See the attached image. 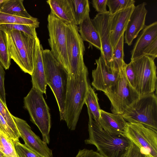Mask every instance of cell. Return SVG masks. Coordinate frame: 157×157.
Returning <instances> with one entry per match:
<instances>
[{
	"mask_svg": "<svg viewBox=\"0 0 157 157\" xmlns=\"http://www.w3.org/2000/svg\"><path fill=\"white\" fill-rule=\"evenodd\" d=\"M6 33L8 52L11 59L23 71L31 75L40 43L38 38H34L17 30H11Z\"/></svg>",
	"mask_w": 157,
	"mask_h": 157,
	"instance_id": "1",
	"label": "cell"
},
{
	"mask_svg": "<svg viewBox=\"0 0 157 157\" xmlns=\"http://www.w3.org/2000/svg\"><path fill=\"white\" fill-rule=\"evenodd\" d=\"M88 114L89 136L85 140V144L94 145L97 151L104 157H124L132 144L131 141L124 134L106 132Z\"/></svg>",
	"mask_w": 157,
	"mask_h": 157,
	"instance_id": "2",
	"label": "cell"
},
{
	"mask_svg": "<svg viewBox=\"0 0 157 157\" xmlns=\"http://www.w3.org/2000/svg\"><path fill=\"white\" fill-rule=\"evenodd\" d=\"M89 84L88 69L75 77L69 75L64 105V121L71 130L75 129L85 103Z\"/></svg>",
	"mask_w": 157,
	"mask_h": 157,
	"instance_id": "3",
	"label": "cell"
},
{
	"mask_svg": "<svg viewBox=\"0 0 157 157\" xmlns=\"http://www.w3.org/2000/svg\"><path fill=\"white\" fill-rule=\"evenodd\" d=\"M42 55L47 84L56 100L61 121H64V105L69 74L54 57L48 49L42 50Z\"/></svg>",
	"mask_w": 157,
	"mask_h": 157,
	"instance_id": "4",
	"label": "cell"
},
{
	"mask_svg": "<svg viewBox=\"0 0 157 157\" xmlns=\"http://www.w3.org/2000/svg\"><path fill=\"white\" fill-rule=\"evenodd\" d=\"M128 122L140 123L157 133V97L154 93L140 96L122 114Z\"/></svg>",
	"mask_w": 157,
	"mask_h": 157,
	"instance_id": "5",
	"label": "cell"
},
{
	"mask_svg": "<svg viewBox=\"0 0 157 157\" xmlns=\"http://www.w3.org/2000/svg\"><path fill=\"white\" fill-rule=\"evenodd\" d=\"M43 94L32 87L24 98V106L29 114L32 122L37 127L41 132L42 140L49 144L51 118L49 109Z\"/></svg>",
	"mask_w": 157,
	"mask_h": 157,
	"instance_id": "6",
	"label": "cell"
},
{
	"mask_svg": "<svg viewBox=\"0 0 157 157\" xmlns=\"http://www.w3.org/2000/svg\"><path fill=\"white\" fill-rule=\"evenodd\" d=\"M126 64L119 70L114 85L104 93L110 101L113 113L122 114L125 109L140 97L127 79L125 72Z\"/></svg>",
	"mask_w": 157,
	"mask_h": 157,
	"instance_id": "7",
	"label": "cell"
},
{
	"mask_svg": "<svg viewBox=\"0 0 157 157\" xmlns=\"http://www.w3.org/2000/svg\"><path fill=\"white\" fill-rule=\"evenodd\" d=\"M49 45L52 53L69 73L70 66L67 48L66 23L51 12L48 17Z\"/></svg>",
	"mask_w": 157,
	"mask_h": 157,
	"instance_id": "8",
	"label": "cell"
},
{
	"mask_svg": "<svg viewBox=\"0 0 157 157\" xmlns=\"http://www.w3.org/2000/svg\"><path fill=\"white\" fill-rule=\"evenodd\" d=\"M154 60L144 56L130 62L136 76V91L140 96L153 93L156 89L157 68Z\"/></svg>",
	"mask_w": 157,
	"mask_h": 157,
	"instance_id": "9",
	"label": "cell"
},
{
	"mask_svg": "<svg viewBox=\"0 0 157 157\" xmlns=\"http://www.w3.org/2000/svg\"><path fill=\"white\" fill-rule=\"evenodd\" d=\"M78 27L66 23V36L68 56L70 66L69 75L75 77L87 69L83 55L85 47L78 31Z\"/></svg>",
	"mask_w": 157,
	"mask_h": 157,
	"instance_id": "10",
	"label": "cell"
},
{
	"mask_svg": "<svg viewBox=\"0 0 157 157\" xmlns=\"http://www.w3.org/2000/svg\"><path fill=\"white\" fill-rule=\"evenodd\" d=\"M123 134L149 157H157V133L137 122H127Z\"/></svg>",
	"mask_w": 157,
	"mask_h": 157,
	"instance_id": "11",
	"label": "cell"
},
{
	"mask_svg": "<svg viewBox=\"0 0 157 157\" xmlns=\"http://www.w3.org/2000/svg\"><path fill=\"white\" fill-rule=\"evenodd\" d=\"M111 16L108 11L105 13H98L91 20L101 41L102 48L101 56L104 57L108 65L112 67L113 49L110 38Z\"/></svg>",
	"mask_w": 157,
	"mask_h": 157,
	"instance_id": "12",
	"label": "cell"
},
{
	"mask_svg": "<svg viewBox=\"0 0 157 157\" xmlns=\"http://www.w3.org/2000/svg\"><path fill=\"white\" fill-rule=\"evenodd\" d=\"M12 117L21 137L28 147L43 157H53L52 151L47 144L32 131L25 121L13 115Z\"/></svg>",
	"mask_w": 157,
	"mask_h": 157,
	"instance_id": "13",
	"label": "cell"
},
{
	"mask_svg": "<svg viewBox=\"0 0 157 157\" xmlns=\"http://www.w3.org/2000/svg\"><path fill=\"white\" fill-rule=\"evenodd\" d=\"M97 67L92 71V86L97 90L107 92L114 85L119 71L108 65L103 57L95 60Z\"/></svg>",
	"mask_w": 157,
	"mask_h": 157,
	"instance_id": "14",
	"label": "cell"
},
{
	"mask_svg": "<svg viewBox=\"0 0 157 157\" xmlns=\"http://www.w3.org/2000/svg\"><path fill=\"white\" fill-rule=\"evenodd\" d=\"M145 2L135 6L129 18L125 31L124 43L131 46L133 40L144 28L147 10Z\"/></svg>",
	"mask_w": 157,
	"mask_h": 157,
	"instance_id": "15",
	"label": "cell"
},
{
	"mask_svg": "<svg viewBox=\"0 0 157 157\" xmlns=\"http://www.w3.org/2000/svg\"><path fill=\"white\" fill-rule=\"evenodd\" d=\"M135 5L111 14L110 19V42L113 49H114L121 36L126 30Z\"/></svg>",
	"mask_w": 157,
	"mask_h": 157,
	"instance_id": "16",
	"label": "cell"
},
{
	"mask_svg": "<svg viewBox=\"0 0 157 157\" xmlns=\"http://www.w3.org/2000/svg\"><path fill=\"white\" fill-rule=\"evenodd\" d=\"M157 39V22L147 25L142 29L131 51V61L143 56L144 52L155 39Z\"/></svg>",
	"mask_w": 157,
	"mask_h": 157,
	"instance_id": "17",
	"label": "cell"
},
{
	"mask_svg": "<svg viewBox=\"0 0 157 157\" xmlns=\"http://www.w3.org/2000/svg\"><path fill=\"white\" fill-rule=\"evenodd\" d=\"M100 126L106 132L113 134H123L127 122L122 114L100 111Z\"/></svg>",
	"mask_w": 157,
	"mask_h": 157,
	"instance_id": "18",
	"label": "cell"
},
{
	"mask_svg": "<svg viewBox=\"0 0 157 157\" xmlns=\"http://www.w3.org/2000/svg\"><path fill=\"white\" fill-rule=\"evenodd\" d=\"M51 12L67 23L76 25L71 0H48L46 1Z\"/></svg>",
	"mask_w": 157,
	"mask_h": 157,
	"instance_id": "19",
	"label": "cell"
},
{
	"mask_svg": "<svg viewBox=\"0 0 157 157\" xmlns=\"http://www.w3.org/2000/svg\"><path fill=\"white\" fill-rule=\"evenodd\" d=\"M78 31L83 41L88 42L90 46H94L102 51L99 36L88 14L79 25Z\"/></svg>",
	"mask_w": 157,
	"mask_h": 157,
	"instance_id": "20",
	"label": "cell"
},
{
	"mask_svg": "<svg viewBox=\"0 0 157 157\" xmlns=\"http://www.w3.org/2000/svg\"><path fill=\"white\" fill-rule=\"evenodd\" d=\"M43 49L42 45L40 43L38 48L36 62L31 76L32 87L38 90L43 94H46L47 84L42 58Z\"/></svg>",
	"mask_w": 157,
	"mask_h": 157,
	"instance_id": "21",
	"label": "cell"
},
{
	"mask_svg": "<svg viewBox=\"0 0 157 157\" xmlns=\"http://www.w3.org/2000/svg\"><path fill=\"white\" fill-rule=\"evenodd\" d=\"M22 0H4L0 6V12L24 18L31 16L25 9Z\"/></svg>",
	"mask_w": 157,
	"mask_h": 157,
	"instance_id": "22",
	"label": "cell"
},
{
	"mask_svg": "<svg viewBox=\"0 0 157 157\" xmlns=\"http://www.w3.org/2000/svg\"><path fill=\"white\" fill-rule=\"evenodd\" d=\"M85 104L86 105L88 113L91 115L93 120L99 125L100 118V108L97 94L90 85H89L87 95Z\"/></svg>",
	"mask_w": 157,
	"mask_h": 157,
	"instance_id": "23",
	"label": "cell"
},
{
	"mask_svg": "<svg viewBox=\"0 0 157 157\" xmlns=\"http://www.w3.org/2000/svg\"><path fill=\"white\" fill-rule=\"evenodd\" d=\"M8 24L31 25L37 28L39 27V22L37 18L33 17L24 18L0 12V25Z\"/></svg>",
	"mask_w": 157,
	"mask_h": 157,
	"instance_id": "24",
	"label": "cell"
},
{
	"mask_svg": "<svg viewBox=\"0 0 157 157\" xmlns=\"http://www.w3.org/2000/svg\"><path fill=\"white\" fill-rule=\"evenodd\" d=\"M124 40L123 34L119 38L113 52L112 67L114 70L118 71L126 63L124 60Z\"/></svg>",
	"mask_w": 157,
	"mask_h": 157,
	"instance_id": "25",
	"label": "cell"
},
{
	"mask_svg": "<svg viewBox=\"0 0 157 157\" xmlns=\"http://www.w3.org/2000/svg\"><path fill=\"white\" fill-rule=\"evenodd\" d=\"M76 25L80 23L90 11L88 0H71Z\"/></svg>",
	"mask_w": 157,
	"mask_h": 157,
	"instance_id": "26",
	"label": "cell"
},
{
	"mask_svg": "<svg viewBox=\"0 0 157 157\" xmlns=\"http://www.w3.org/2000/svg\"><path fill=\"white\" fill-rule=\"evenodd\" d=\"M11 59L8 51L6 33L0 29V63L5 69L9 68Z\"/></svg>",
	"mask_w": 157,
	"mask_h": 157,
	"instance_id": "27",
	"label": "cell"
},
{
	"mask_svg": "<svg viewBox=\"0 0 157 157\" xmlns=\"http://www.w3.org/2000/svg\"><path fill=\"white\" fill-rule=\"evenodd\" d=\"M35 26L21 24H3L0 25V29L7 33L11 30L23 32L28 35L36 38L37 35Z\"/></svg>",
	"mask_w": 157,
	"mask_h": 157,
	"instance_id": "28",
	"label": "cell"
},
{
	"mask_svg": "<svg viewBox=\"0 0 157 157\" xmlns=\"http://www.w3.org/2000/svg\"><path fill=\"white\" fill-rule=\"evenodd\" d=\"M0 150L3 157H18L13 143L0 131Z\"/></svg>",
	"mask_w": 157,
	"mask_h": 157,
	"instance_id": "29",
	"label": "cell"
},
{
	"mask_svg": "<svg viewBox=\"0 0 157 157\" xmlns=\"http://www.w3.org/2000/svg\"><path fill=\"white\" fill-rule=\"evenodd\" d=\"M135 3L134 0H107V6L109 8V11L112 15L135 5Z\"/></svg>",
	"mask_w": 157,
	"mask_h": 157,
	"instance_id": "30",
	"label": "cell"
},
{
	"mask_svg": "<svg viewBox=\"0 0 157 157\" xmlns=\"http://www.w3.org/2000/svg\"><path fill=\"white\" fill-rule=\"evenodd\" d=\"M0 113L3 116L8 124L19 138L21 135L12 115L9 111L6 104L0 98Z\"/></svg>",
	"mask_w": 157,
	"mask_h": 157,
	"instance_id": "31",
	"label": "cell"
},
{
	"mask_svg": "<svg viewBox=\"0 0 157 157\" xmlns=\"http://www.w3.org/2000/svg\"><path fill=\"white\" fill-rule=\"evenodd\" d=\"M17 154L18 157H43L33 151L19 141L13 143Z\"/></svg>",
	"mask_w": 157,
	"mask_h": 157,
	"instance_id": "32",
	"label": "cell"
},
{
	"mask_svg": "<svg viewBox=\"0 0 157 157\" xmlns=\"http://www.w3.org/2000/svg\"><path fill=\"white\" fill-rule=\"evenodd\" d=\"M0 131L13 143L19 141V138L0 113Z\"/></svg>",
	"mask_w": 157,
	"mask_h": 157,
	"instance_id": "33",
	"label": "cell"
},
{
	"mask_svg": "<svg viewBox=\"0 0 157 157\" xmlns=\"http://www.w3.org/2000/svg\"><path fill=\"white\" fill-rule=\"evenodd\" d=\"M125 72L127 79L131 86L136 91L137 83L136 78L133 68L131 62L127 64Z\"/></svg>",
	"mask_w": 157,
	"mask_h": 157,
	"instance_id": "34",
	"label": "cell"
},
{
	"mask_svg": "<svg viewBox=\"0 0 157 157\" xmlns=\"http://www.w3.org/2000/svg\"><path fill=\"white\" fill-rule=\"evenodd\" d=\"M107 0H93L92 4L98 13H104L108 11L106 10Z\"/></svg>",
	"mask_w": 157,
	"mask_h": 157,
	"instance_id": "35",
	"label": "cell"
},
{
	"mask_svg": "<svg viewBox=\"0 0 157 157\" xmlns=\"http://www.w3.org/2000/svg\"><path fill=\"white\" fill-rule=\"evenodd\" d=\"M5 72L4 67L0 63V98L6 104V94L4 86Z\"/></svg>",
	"mask_w": 157,
	"mask_h": 157,
	"instance_id": "36",
	"label": "cell"
},
{
	"mask_svg": "<svg viewBox=\"0 0 157 157\" xmlns=\"http://www.w3.org/2000/svg\"><path fill=\"white\" fill-rule=\"evenodd\" d=\"M147 56L155 59L157 57V39L155 40L144 52L143 56Z\"/></svg>",
	"mask_w": 157,
	"mask_h": 157,
	"instance_id": "37",
	"label": "cell"
},
{
	"mask_svg": "<svg viewBox=\"0 0 157 157\" xmlns=\"http://www.w3.org/2000/svg\"><path fill=\"white\" fill-rule=\"evenodd\" d=\"M75 157H104L98 151L84 149L79 150Z\"/></svg>",
	"mask_w": 157,
	"mask_h": 157,
	"instance_id": "38",
	"label": "cell"
},
{
	"mask_svg": "<svg viewBox=\"0 0 157 157\" xmlns=\"http://www.w3.org/2000/svg\"><path fill=\"white\" fill-rule=\"evenodd\" d=\"M124 157H143V156L140 148L132 143Z\"/></svg>",
	"mask_w": 157,
	"mask_h": 157,
	"instance_id": "39",
	"label": "cell"
},
{
	"mask_svg": "<svg viewBox=\"0 0 157 157\" xmlns=\"http://www.w3.org/2000/svg\"><path fill=\"white\" fill-rule=\"evenodd\" d=\"M4 156L2 152L0 150V157H3Z\"/></svg>",
	"mask_w": 157,
	"mask_h": 157,
	"instance_id": "40",
	"label": "cell"
},
{
	"mask_svg": "<svg viewBox=\"0 0 157 157\" xmlns=\"http://www.w3.org/2000/svg\"><path fill=\"white\" fill-rule=\"evenodd\" d=\"M4 0H0V6L1 4L3 2Z\"/></svg>",
	"mask_w": 157,
	"mask_h": 157,
	"instance_id": "41",
	"label": "cell"
},
{
	"mask_svg": "<svg viewBox=\"0 0 157 157\" xmlns=\"http://www.w3.org/2000/svg\"><path fill=\"white\" fill-rule=\"evenodd\" d=\"M143 157H149L148 156H147L146 155H145L144 154H143Z\"/></svg>",
	"mask_w": 157,
	"mask_h": 157,
	"instance_id": "42",
	"label": "cell"
}]
</instances>
